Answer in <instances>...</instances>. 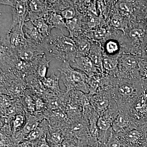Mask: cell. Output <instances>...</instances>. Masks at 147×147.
I'll use <instances>...</instances> for the list:
<instances>
[{"instance_id":"ba28073f","label":"cell","mask_w":147,"mask_h":147,"mask_svg":"<svg viewBox=\"0 0 147 147\" xmlns=\"http://www.w3.org/2000/svg\"><path fill=\"white\" fill-rule=\"evenodd\" d=\"M122 136L127 145L133 147H147V133L144 124L124 133Z\"/></svg>"},{"instance_id":"1f68e13d","label":"cell","mask_w":147,"mask_h":147,"mask_svg":"<svg viewBox=\"0 0 147 147\" xmlns=\"http://www.w3.org/2000/svg\"><path fill=\"white\" fill-rule=\"evenodd\" d=\"M1 102V115H3L5 113L7 109L10 107L16 100V98L13 99L6 95L1 94L0 95Z\"/></svg>"},{"instance_id":"5bb4252c","label":"cell","mask_w":147,"mask_h":147,"mask_svg":"<svg viewBox=\"0 0 147 147\" xmlns=\"http://www.w3.org/2000/svg\"><path fill=\"white\" fill-rule=\"evenodd\" d=\"M7 34L11 46L13 50H17L26 45L27 39L25 37L23 27L11 26Z\"/></svg>"},{"instance_id":"484cf974","label":"cell","mask_w":147,"mask_h":147,"mask_svg":"<svg viewBox=\"0 0 147 147\" xmlns=\"http://www.w3.org/2000/svg\"><path fill=\"white\" fill-rule=\"evenodd\" d=\"M65 139L62 129L50 127L49 133L47 135V140H50L55 144H61Z\"/></svg>"},{"instance_id":"ac0fdd59","label":"cell","mask_w":147,"mask_h":147,"mask_svg":"<svg viewBox=\"0 0 147 147\" xmlns=\"http://www.w3.org/2000/svg\"><path fill=\"white\" fill-rule=\"evenodd\" d=\"M72 39L74 42L78 56H88L91 47V40L84 35H81Z\"/></svg>"},{"instance_id":"44dd1931","label":"cell","mask_w":147,"mask_h":147,"mask_svg":"<svg viewBox=\"0 0 147 147\" xmlns=\"http://www.w3.org/2000/svg\"><path fill=\"white\" fill-rule=\"evenodd\" d=\"M59 74L58 75H56L54 71H52L50 76L42 79L41 81L46 89L59 95L63 91L61 89L59 85Z\"/></svg>"},{"instance_id":"ab89813d","label":"cell","mask_w":147,"mask_h":147,"mask_svg":"<svg viewBox=\"0 0 147 147\" xmlns=\"http://www.w3.org/2000/svg\"><path fill=\"white\" fill-rule=\"evenodd\" d=\"M146 83V85H147V83Z\"/></svg>"},{"instance_id":"3957f363","label":"cell","mask_w":147,"mask_h":147,"mask_svg":"<svg viewBox=\"0 0 147 147\" xmlns=\"http://www.w3.org/2000/svg\"><path fill=\"white\" fill-rule=\"evenodd\" d=\"M60 77L63 82L66 90H78L89 94L90 87L88 83V76L80 70L73 68L70 63L63 62L58 69Z\"/></svg>"},{"instance_id":"d6a6232c","label":"cell","mask_w":147,"mask_h":147,"mask_svg":"<svg viewBox=\"0 0 147 147\" xmlns=\"http://www.w3.org/2000/svg\"><path fill=\"white\" fill-rule=\"evenodd\" d=\"M77 14V11L74 6L66 8L60 13L65 21L73 19L76 17Z\"/></svg>"},{"instance_id":"277c9868","label":"cell","mask_w":147,"mask_h":147,"mask_svg":"<svg viewBox=\"0 0 147 147\" xmlns=\"http://www.w3.org/2000/svg\"><path fill=\"white\" fill-rule=\"evenodd\" d=\"M28 87L22 77L12 71H1V94L15 99L23 96Z\"/></svg>"},{"instance_id":"2e32d148","label":"cell","mask_w":147,"mask_h":147,"mask_svg":"<svg viewBox=\"0 0 147 147\" xmlns=\"http://www.w3.org/2000/svg\"><path fill=\"white\" fill-rule=\"evenodd\" d=\"M88 56L94 65L99 69L104 74L102 67L103 51L100 43L96 41H92L91 47Z\"/></svg>"},{"instance_id":"8992f818","label":"cell","mask_w":147,"mask_h":147,"mask_svg":"<svg viewBox=\"0 0 147 147\" xmlns=\"http://www.w3.org/2000/svg\"><path fill=\"white\" fill-rule=\"evenodd\" d=\"M0 3L1 4L9 5L11 7L12 18L11 26L24 27L28 12V1L1 0Z\"/></svg>"},{"instance_id":"f546056e","label":"cell","mask_w":147,"mask_h":147,"mask_svg":"<svg viewBox=\"0 0 147 147\" xmlns=\"http://www.w3.org/2000/svg\"><path fill=\"white\" fill-rule=\"evenodd\" d=\"M21 101L25 112L32 114L36 112L34 98L30 95L24 94L21 98Z\"/></svg>"},{"instance_id":"e0dca14e","label":"cell","mask_w":147,"mask_h":147,"mask_svg":"<svg viewBox=\"0 0 147 147\" xmlns=\"http://www.w3.org/2000/svg\"><path fill=\"white\" fill-rule=\"evenodd\" d=\"M121 54L116 56H109L103 54L102 67L104 74L116 77L119 58Z\"/></svg>"},{"instance_id":"7c38bea8","label":"cell","mask_w":147,"mask_h":147,"mask_svg":"<svg viewBox=\"0 0 147 147\" xmlns=\"http://www.w3.org/2000/svg\"><path fill=\"white\" fill-rule=\"evenodd\" d=\"M70 64L73 68L82 71L88 77L97 74H103L88 56H78L70 63Z\"/></svg>"},{"instance_id":"9a60e30c","label":"cell","mask_w":147,"mask_h":147,"mask_svg":"<svg viewBox=\"0 0 147 147\" xmlns=\"http://www.w3.org/2000/svg\"><path fill=\"white\" fill-rule=\"evenodd\" d=\"M23 30L25 37L27 39L34 42L41 44L44 41L45 38L38 30L32 22L28 19H26L24 23Z\"/></svg>"},{"instance_id":"836d02e7","label":"cell","mask_w":147,"mask_h":147,"mask_svg":"<svg viewBox=\"0 0 147 147\" xmlns=\"http://www.w3.org/2000/svg\"><path fill=\"white\" fill-rule=\"evenodd\" d=\"M139 66L141 79L147 83V61L140 58Z\"/></svg>"},{"instance_id":"603a6c76","label":"cell","mask_w":147,"mask_h":147,"mask_svg":"<svg viewBox=\"0 0 147 147\" xmlns=\"http://www.w3.org/2000/svg\"><path fill=\"white\" fill-rule=\"evenodd\" d=\"M115 12L110 17V26L117 30L121 31L124 32L127 27V22L126 18H124V16L115 11Z\"/></svg>"},{"instance_id":"cb8c5ba5","label":"cell","mask_w":147,"mask_h":147,"mask_svg":"<svg viewBox=\"0 0 147 147\" xmlns=\"http://www.w3.org/2000/svg\"><path fill=\"white\" fill-rule=\"evenodd\" d=\"M51 60H47L46 55L43 54L40 59L34 75L37 78L42 80L46 78L47 71L50 67V63Z\"/></svg>"},{"instance_id":"d4e9b609","label":"cell","mask_w":147,"mask_h":147,"mask_svg":"<svg viewBox=\"0 0 147 147\" xmlns=\"http://www.w3.org/2000/svg\"><path fill=\"white\" fill-rule=\"evenodd\" d=\"M32 21L40 33L44 38L50 35L51 30L54 28L48 24L43 17Z\"/></svg>"},{"instance_id":"7a4b0ae2","label":"cell","mask_w":147,"mask_h":147,"mask_svg":"<svg viewBox=\"0 0 147 147\" xmlns=\"http://www.w3.org/2000/svg\"><path fill=\"white\" fill-rule=\"evenodd\" d=\"M42 47L45 55L56 59L69 63L78 56L73 40L63 34L50 35L42 43Z\"/></svg>"},{"instance_id":"5b68a950","label":"cell","mask_w":147,"mask_h":147,"mask_svg":"<svg viewBox=\"0 0 147 147\" xmlns=\"http://www.w3.org/2000/svg\"><path fill=\"white\" fill-rule=\"evenodd\" d=\"M140 58L129 53H121L116 77L119 79H141Z\"/></svg>"},{"instance_id":"d590c367","label":"cell","mask_w":147,"mask_h":147,"mask_svg":"<svg viewBox=\"0 0 147 147\" xmlns=\"http://www.w3.org/2000/svg\"><path fill=\"white\" fill-rule=\"evenodd\" d=\"M74 139L65 138L62 143L61 147H74V143L76 142Z\"/></svg>"},{"instance_id":"ffe728a7","label":"cell","mask_w":147,"mask_h":147,"mask_svg":"<svg viewBox=\"0 0 147 147\" xmlns=\"http://www.w3.org/2000/svg\"><path fill=\"white\" fill-rule=\"evenodd\" d=\"M50 128V125L48 121L44 119L36 128L28 134L26 140L34 141L47 137Z\"/></svg>"},{"instance_id":"e575fe53","label":"cell","mask_w":147,"mask_h":147,"mask_svg":"<svg viewBox=\"0 0 147 147\" xmlns=\"http://www.w3.org/2000/svg\"><path fill=\"white\" fill-rule=\"evenodd\" d=\"M34 99L36 111L44 112L48 109L47 103L44 98L40 97H36Z\"/></svg>"},{"instance_id":"8fae6325","label":"cell","mask_w":147,"mask_h":147,"mask_svg":"<svg viewBox=\"0 0 147 147\" xmlns=\"http://www.w3.org/2000/svg\"><path fill=\"white\" fill-rule=\"evenodd\" d=\"M28 11L26 19L31 21L43 17L51 11H54L50 1L42 0L28 1Z\"/></svg>"},{"instance_id":"d6986e66","label":"cell","mask_w":147,"mask_h":147,"mask_svg":"<svg viewBox=\"0 0 147 147\" xmlns=\"http://www.w3.org/2000/svg\"><path fill=\"white\" fill-rule=\"evenodd\" d=\"M100 45L104 55L114 56L121 53L120 43L117 38H111L105 40Z\"/></svg>"},{"instance_id":"9c48e42d","label":"cell","mask_w":147,"mask_h":147,"mask_svg":"<svg viewBox=\"0 0 147 147\" xmlns=\"http://www.w3.org/2000/svg\"><path fill=\"white\" fill-rule=\"evenodd\" d=\"M129 113L140 125L147 122V89L131 105Z\"/></svg>"},{"instance_id":"7402d4cb","label":"cell","mask_w":147,"mask_h":147,"mask_svg":"<svg viewBox=\"0 0 147 147\" xmlns=\"http://www.w3.org/2000/svg\"><path fill=\"white\" fill-rule=\"evenodd\" d=\"M43 18L46 21L54 28L59 29L63 32V29L66 28L65 21L61 14L52 11L46 14Z\"/></svg>"},{"instance_id":"6da1fadb","label":"cell","mask_w":147,"mask_h":147,"mask_svg":"<svg viewBox=\"0 0 147 147\" xmlns=\"http://www.w3.org/2000/svg\"><path fill=\"white\" fill-rule=\"evenodd\" d=\"M147 89L146 84L141 79H119L110 76V93L111 100L119 111H129L138 98Z\"/></svg>"},{"instance_id":"8d00e7d4","label":"cell","mask_w":147,"mask_h":147,"mask_svg":"<svg viewBox=\"0 0 147 147\" xmlns=\"http://www.w3.org/2000/svg\"><path fill=\"white\" fill-rule=\"evenodd\" d=\"M47 137H43L42 139H40L41 141V143L39 147H50V146L46 142Z\"/></svg>"},{"instance_id":"83f0119b","label":"cell","mask_w":147,"mask_h":147,"mask_svg":"<svg viewBox=\"0 0 147 147\" xmlns=\"http://www.w3.org/2000/svg\"><path fill=\"white\" fill-rule=\"evenodd\" d=\"M26 122L25 113L17 114L11 122V129L13 135H14L23 129Z\"/></svg>"},{"instance_id":"4fadbf2b","label":"cell","mask_w":147,"mask_h":147,"mask_svg":"<svg viewBox=\"0 0 147 147\" xmlns=\"http://www.w3.org/2000/svg\"><path fill=\"white\" fill-rule=\"evenodd\" d=\"M111 101L109 92H100L96 94L91 95V104L99 116L108 109Z\"/></svg>"},{"instance_id":"4dcf8cb0","label":"cell","mask_w":147,"mask_h":147,"mask_svg":"<svg viewBox=\"0 0 147 147\" xmlns=\"http://www.w3.org/2000/svg\"><path fill=\"white\" fill-rule=\"evenodd\" d=\"M113 124V123L103 115L99 116L97 122L99 131L107 132L112 128Z\"/></svg>"},{"instance_id":"f1b7e54d","label":"cell","mask_w":147,"mask_h":147,"mask_svg":"<svg viewBox=\"0 0 147 147\" xmlns=\"http://www.w3.org/2000/svg\"><path fill=\"white\" fill-rule=\"evenodd\" d=\"M50 1L53 11L59 14L65 9L74 6V1Z\"/></svg>"},{"instance_id":"f35d334b","label":"cell","mask_w":147,"mask_h":147,"mask_svg":"<svg viewBox=\"0 0 147 147\" xmlns=\"http://www.w3.org/2000/svg\"><path fill=\"white\" fill-rule=\"evenodd\" d=\"M145 127H146V130L147 133V122L146 123L144 124Z\"/></svg>"},{"instance_id":"74e56055","label":"cell","mask_w":147,"mask_h":147,"mask_svg":"<svg viewBox=\"0 0 147 147\" xmlns=\"http://www.w3.org/2000/svg\"><path fill=\"white\" fill-rule=\"evenodd\" d=\"M142 58L147 61V43L142 54Z\"/></svg>"},{"instance_id":"4316f807","label":"cell","mask_w":147,"mask_h":147,"mask_svg":"<svg viewBox=\"0 0 147 147\" xmlns=\"http://www.w3.org/2000/svg\"><path fill=\"white\" fill-rule=\"evenodd\" d=\"M116 10L124 16H129L133 12V5L129 1H119L115 4Z\"/></svg>"},{"instance_id":"52a82bcc","label":"cell","mask_w":147,"mask_h":147,"mask_svg":"<svg viewBox=\"0 0 147 147\" xmlns=\"http://www.w3.org/2000/svg\"><path fill=\"white\" fill-rule=\"evenodd\" d=\"M129 113V111H119L113 122L112 129L117 134L124 133L140 126Z\"/></svg>"},{"instance_id":"30bf717a","label":"cell","mask_w":147,"mask_h":147,"mask_svg":"<svg viewBox=\"0 0 147 147\" xmlns=\"http://www.w3.org/2000/svg\"><path fill=\"white\" fill-rule=\"evenodd\" d=\"M26 122L23 129L15 134L18 140H26L28 134L39 125L45 119L43 112H36L30 113L25 112Z\"/></svg>"}]
</instances>
